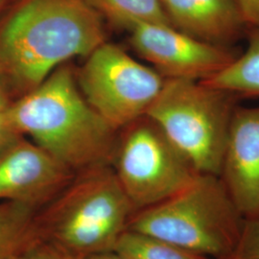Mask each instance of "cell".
Segmentation results:
<instances>
[{
	"instance_id": "44dd1931",
	"label": "cell",
	"mask_w": 259,
	"mask_h": 259,
	"mask_svg": "<svg viewBox=\"0 0 259 259\" xmlns=\"http://www.w3.org/2000/svg\"><path fill=\"white\" fill-rule=\"evenodd\" d=\"M85 259H125L121 257L120 255H118L117 253H115L113 250L111 251H106L102 253H98V254H94L92 256H89Z\"/></svg>"
},
{
	"instance_id": "277c9868",
	"label": "cell",
	"mask_w": 259,
	"mask_h": 259,
	"mask_svg": "<svg viewBox=\"0 0 259 259\" xmlns=\"http://www.w3.org/2000/svg\"><path fill=\"white\" fill-rule=\"evenodd\" d=\"M244 223L221 178L199 174L180 192L133 213L127 229L218 259L234 248Z\"/></svg>"
},
{
	"instance_id": "52a82bcc",
	"label": "cell",
	"mask_w": 259,
	"mask_h": 259,
	"mask_svg": "<svg viewBox=\"0 0 259 259\" xmlns=\"http://www.w3.org/2000/svg\"><path fill=\"white\" fill-rule=\"evenodd\" d=\"M76 80L94 111L118 132L146 115L164 83L153 67L108 41L85 57Z\"/></svg>"
},
{
	"instance_id": "4fadbf2b",
	"label": "cell",
	"mask_w": 259,
	"mask_h": 259,
	"mask_svg": "<svg viewBox=\"0 0 259 259\" xmlns=\"http://www.w3.org/2000/svg\"><path fill=\"white\" fill-rule=\"evenodd\" d=\"M37 208L0 202V259H14L33 239Z\"/></svg>"
},
{
	"instance_id": "7a4b0ae2",
	"label": "cell",
	"mask_w": 259,
	"mask_h": 259,
	"mask_svg": "<svg viewBox=\"0 0 259 259\" xmlns=\"http://www.w3.org/2000/svg\"><path fill=\"white\" fill-rule=\"evenodd\" d=\"M23 137L75 173L111 165L118 131L94 111L81 93L71 66H59L5 111Z\"/></svg>"
},
{
	"instance_id": "7402d4cb",
	"label": "cell",
	"mask_w": 259,
	"mask_h": 259,
	"mask_svg": "<svg viewBox=\"0 0 259 259\" xmlns=\"http://www.w3.org/2000/svg\"><path fill=\"white\" fill-rule=\"evenodd\" d=\"M10 0H0V14L2 13V11L7 6Z\"/></svg>"
},
{
	"instance_id": "ac0fdd59",
	"label": "cell",
	"mask_w": 259,
	"mask_h": 259,
	"mask_svg": "<svg viewBox=\"0 0 259 259\" xmlns=\"http://www.w3.org/2000/svg\"><path fill=\"white\" fill-rule=\"evenodd\" d=\"M21 137L23 136L10 123L5 115V111L0 113V157Z\"/></svg>"
},
{
	"instance_id": "5b68a950",
	"label": "cell",
	"mask_w": 259,
	"mask_h": 259,
	"mask_svg": "<svg viewBox=\"0 0 259 259\" xmlns=\"http://www.w3.org/2000/svg\"><path fill=\"white\" fill-rule=\"evenodd\" d=\"M238 99L235 94L202 81L164 79L146 115L198 174L220 177Z\"/></svg>"
},
{
	"instance_id": "ffe728a7",
	"label": "cell",
	"mask_w": 259,
	"mask_h": 259,
	"mask_svg": "<svg viewBox=\"0 0 259 259\" xmlns=\"http://www.w3.org/2000/svg\"><path fill=\"white\" fill-rule=\"evenodd\" d=\"M14 101L15 100L12 97L9 90L0 77V113L7 111Z\"/></svg>"
},
{
	"instance_id": "9a60e30c",
	"label": "cell",
	"mask_w": 259,
	"mask_h": 259,
	"mask_svg": "<svg viewBox=\"0 0 259 259\" xmlns=\"http://www.w3.org/2000/svg\"><path fill=\"white\" fill-rule=\"evenodd\" d=\"M112 250L125 259H207L167 241L129 229L121 233Z\"/></svg>"
},
{
	"instance_id": "30bf717a",
	"label": "cell",
	"mask_w": 259,
	"mask_h": 259,
	"mask_svg": "<svg viewBox=\"0 0 259 259\" xmlns=\"http://www.w3.org/2000/svg\"><path fill=\"white\" fill-rule=\"evenodd\" d=\"M220 178L245 218L259 214V106L236 108Z\"/></svg>"
},
{
	"instance_id": "2e32d148",
	"label": "cell",
	"mask_w": 259,
	"mask_h": 259,
	"mask_svg": "<svg viewBox=\"0 0 259 259\" xmlns=\"http://www.w3.org/2000/svg\"><path fill=\"white\" fill-rule=\"evenodd\" d=\"M218 259H259V214L245 218L236 245L231 252Z\"/></svg>"
},
{
	"instance_id": "d6986e66",
	"label": "cell",
	"mask_w": 259,
	"mask_h": 259,
	"mask_svg": "<svg viewBox=\"0 0 259 259\" xmlns=\"http://www.w3.org/2000/svg\"><path fill=\"white\" fill-rule=\"evenodd\" d=\"M249 28L259 26V0H235Z\"/></svg>"
},
{
	"instance_id": "8fae6325",
	"label": "cell",
	"mask_w": 259,
	"mask_h": 259,
	"mask_svg": "<svg viewBox=\"0 0 259 259\" xmlns=\"http://www.w3.org/2000/svg\"><path fill=\"white\" fill-rule=\"evenodd\" d=\"M173 27L216 46L233 47L247 34L235 0H160Z\"/></svg>"
},
{
	"instance_id": "8992f818",
	"label": "cell",
	"mask_w": 259,
	"mask_h": 259,
	"mask_svg": "<svg viewBox=\"0 0 259 259\" xmlns=\"http://www.w3.org/2000/svg\"><path fill=\"white\" fill-rule=\"evenodd\" d=\"M119 132L111 167L135 212L180 192L199 175L147 115Z\"/></svg>"
},
{
	"instance_id": "9c48e42d",
	"label": "cell",
	"mask_w": 259,
	"mask_h": 259,
	"mask_svg": "<svg viewBox=\"0 0 259 259\" xmlns=\"http://www.w3.org/2000/svg\"><path fill=\"white\" fill-rule=\"evenodd\" d=\"M74 171L25 137L0 157V202H16L37 209L55 198Z\"/></svg>"
},
{
	"instance_id": "e0dca14e",
	"label": "cell",
	"mask_w": 259,
	"mask_h": 259,
	"mask_svg": "<svg viewBox=\"0 0 259 259\" xmlns=\"http://www.w3.org/2000/svg\"><path fill=\"white\" fill-rule=\"evenodd\" d=\"M14 259H85L47 241L34 238Z\"/></svg>"
},
{
	"instance_id": "3957f363",
	"label": "cell",
	"mask_w": 259,
	"mask_h": 259,
	"mask_svg": "<svg viewBox=\"0 0 259 259\" xmlns=\"http://www.w3.org/2000/svg\"><path fill=\"white\" fill-rule=\"evenodd\" d=\"M134 212L112 167H93L37 210L33 237L87 258L113 250Z\"/></svg>"
},
{
	"instance_id": "ba28073f",
	"label": "cell",
	"mask_w": 259,
	"mask_h": 259,
	"mask_svg": "<svg viewBox=\"0 0 259 259\" xmlns=\"http://www.w3.org/2000/svg\"><path fill=\"white\" fill-rule=\"evenodd\" d=\"M128 30L134 50L164 79L205 81L241 53L233 47L204 42L167 24L138 22Z\"/></svg>"
},
{
	"instance_id": "7c38bea8",
	"label": "cell",
	"mask_w": 259,
	"mask_h": 259,
	"mask_svg": "<svg viewBox=\"0 0 259 259\" xmlns=\"http://www.w3.org/2000/svg\"><path fill=\"white\" fill-rule=\"evenodd\" d=\"M248 45L231 65L211 78L202 81L237 97H259V26L249 28Z\"/></svg>"
},
{
	"instance_id": "5bb4252c",
	"label": "cell",
	"mask_w": 259,
	"mask_h": 259,
	"mask_svg": "<svg viewBox=\"0 0 259 259\" xmlns=\"http://www.w3.org/2000/svg\"><path fill=\"white\" fill-rule=\"evenodd\" d=\"M101 17L129 29L138 22L171 25L160 0H84ZM172 26V25H171Z\"/></svg>"
},
{
	"instance_id": "6da1fadb",
	"label": "cell",
	"mask_w": 259,
	"mask_h": 259,
	"mask_svg": "<svg viewBox=\"0 0 259 259\" xmlns=\"http://www.w3.org/2000/svg\"><path fill=\"white\" fill-rule=\"evenodd\" d=\"M104 41L102 17L84 0H10L0 14V77L16 101Z\"/></svg>"
}]
</instances>
